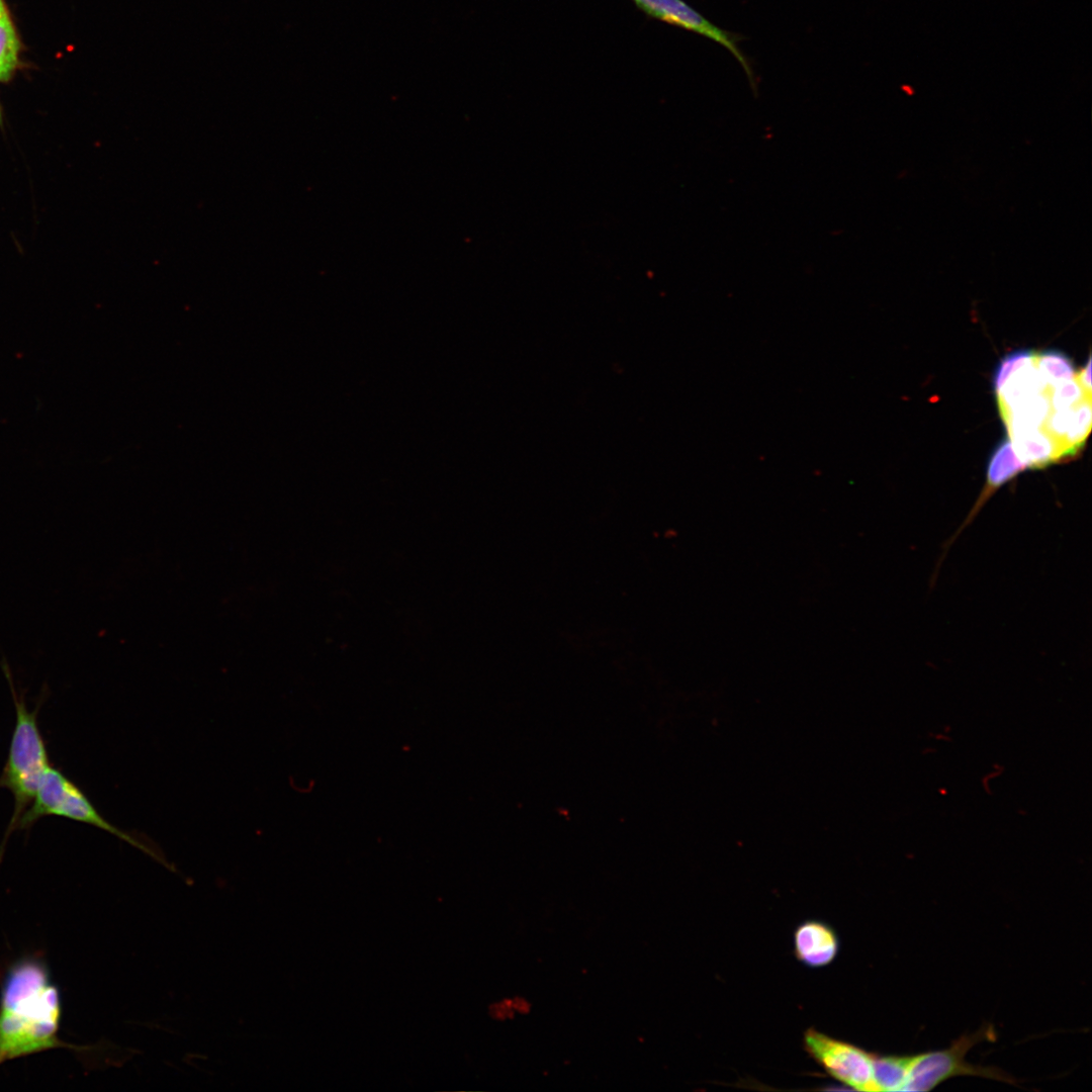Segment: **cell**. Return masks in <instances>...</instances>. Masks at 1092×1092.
Segmentation results:
<instances>
[{
    "label": "cell",
    "instance_id": "1",
    "mask_svg": "<svg viewBox=\"0 0 1092 1092\" xmlns=\"http://www.w3.org/2000/svg\"><path fill=\"white\" fill-rule=\"evenodd\" d=\"M62 1000L48 965L21 957L0 986V1066L8 1061L69 1046L59 1036Z\"/></svg>",
    "mask_w": 1092,
    "mask_h": 1092
},
{
    "label": "cell",
    "instance_id": "2",
    "mask_svg": "<svg viewBox=\"0 0 1092 1092\" xmlns=\"http://www.w3.org/2000/svg\"><path fill=\"white\" fill-rule=\"evenodd\" d=\"M10 682L15 706V726L11 735L8 756L0 774V788L13 796V813L2 840L1 851L15 826L31 804L40 781L51 766L46 742L37 723V710L29 711L23 696H18Z\"/></svg>",
    "mask_w": 1092,
    "mask_h": 1092
},
{
    "label": "cell",
    "instance_id": "3",
    "mask_svg": "<svg viewBox=\"0 0 1092 1092\" xmlns=\"http://www.w3.org/2000/svg\"><path fill=\"white\" fill-rule=\"evenodd\" d=\"M46 816L63 817L102 829L164 861L152 840L123 831L107 821L74 782L52 766L44 772L31 804L19 818L15 830L29 829Z\"/></svg>",
    "mask_w": 1092,
    "mask_h": 1092
},
{
    "label": "cell",
    "instance_id": "4",
    "mask_svg": "<svg viewBox=\"0 0 1092 1092\" xmlns=\"http://www.w3.org/2000/svg\"><path fill=\"white\" fill-rule=\"evenodd\" d=\"M992 1027L961 1036L944 1050L910 1056L907 1077L902 1091H929L941 1082L957 1076H978L1015 1083L1009 1075L998 1068L982 1067L967 1062L968 1051L976 1043L994 1036Z\"/></svg>",
    "mask_w": 1092,
    "mask_h": 1092
},
{
    "label": "cell",
    "instance_id": "5",
    "mask_svg": "<svg viewBox=\"0 0 1092 1092\" xmlns=\"http://www.w3.org/2000/svg\"><path fill=\"white\" fill-rule=\"evenodd\" d=\"M803 1042L809 1056L831 1077L854 1090L878 1091L873 1073V1053L814 1028L805 1031Z\"/></svg>",
    "mask_w": 1092,
    "mask_h": 1092
},
{
    "label": "cell",
    "instance_id": "6",
    "mask_svg": "<svg viewBox=\"0 0 1092 1092\" xmlns=\"http://www.w3.org/2000/svg\"><path fill=\"white\" fill-rule=\"evenodd\" d=\"M647 16L680 27L723 46L744 70L752 90L757 82L751 60L742 52L739 42L745 38L740 33L723 29L709 21L682 0H632Z\"/></svg>",
    "mask_w": 1092,
    "mask_h": 1092
},
{
    "label": "cell",
    "instance_id": "7",
    "mask_svg": "<svg viewBox=\"0 0 1092 1092\" xmlns=\"http://www.w3.org/2000/svg\"><path fill=\"white\" fill-rule=\"evenodd\" d=\"M839 940L834 929L819 920H807L794 932V952L799 962L810 968H821L834 961Z\"/></svg>",
    "mask_w": 1092,
    "mask_h": 1092
},
{
    "label": "cell",
    "instance_id": "8",
    "mask_svg": "<svg viewBox=\"0 0 1092 1092\" xmlns=\"http://www.w3.org/2000/svg\"><path fill=\"white\" fill-rule=\"evenodd\" d=\"M1049 389L1034 363L1020 368L996 391L1001 416L1004 417L1019 403Z\"/></svg>",
    "mask_w": 1092,
    "mask_h": 1092
},
{
    "label": "cell",
    "instance_id": "9",
    "mask_svg": "<svg viewBox=\"0 0 1092 1092\" xmlns=\"http://www.w3.org/2000/svg\"><path fill=\"white\" fill-rule=\"evenodd\" d=\"M1025 469H1027V466L1016 454L1012 442L1010 440H1004L996 448L989 461L986 488L982 492L980 499L973 509L970 517L975 516L992 492Z\"/></svg>",
    "mask_w": 1092,
    "mask_h": 1092
},
{
    "label": "cell",
    "instance_id": "10",
    "mask_svg": "<svg viewBox=\"0 0 1092 1092\" xmlns=\"http://www.w3.org/2000/svg\"><path fill=\"white\" fill-rule=\"evenodd\" d=\"M1052 407L1048 390L1019 403L1002 417L1010 439L1031 430L1043 427Z\"/></svg>",
    "mask_w": 1092,
    "mask_h": 1092
},
{
    "label": "cell",
    "instance_id": "11",
    "mask_svg": "<svg viewBox=\"0 0 1092 1092\" xmlns=\"http://www.w3.org/2000/svg\"><path fill=\"white\" fill-rule=\"evenodd\" d=\"M1009 440L1027 468H1042L1058 461L1056 444L1041 429L1025 432Z\"/></svg>",
    "mask_w": 1092,
    "mask_h": 1092
},
{
    "label": "cell",
    "instance_id": "12",
    "mask_svg": "<svg viewBox=\"0 0 1092 1092\" xmlns=\"http://www.w3.org/2000/svg\"><path fill=\"white\" fill-rule=\"evenodd\" d=\"M910 1056L873 1054V1073L878 1091H902Z\"/></svg>",
    "mask_w": 1092,
    "mask_h": 1092
},
{
    "label": "cell",
    "instance_id": "13",
    "mask_svg": "<svg viewBox=\"0 0 1092 1092\" xmlns=\"http://www.w3.org/2000/svg\"><path fill=\"white\" fill-rule=\"evenodd\" d=\"M1092 411L1090 398L1073 407L1067 432L1061 444V458L1075 455L1084 445L1091 430Z\"/></svg>",
    "mask_w": 1092,
    "mask_h": 1092
},
{
    "label": "cell",
    "instance_id": "14",
    "mask_svg": "<svg viewBox=\"0 0 1092 1092\" xmlns=\"http://www.w3.org/2000/svg\"><path fill=\"white\" fill-rule=\"evenodd\" d=\"M1034 365L1050 389L1074 378L1076 374L1071 359L1057 350L1035 354Z\"/></svg>",
    "mask_w": 1092,
    "mask_h": 1092
},
{
    "label": "cell",
    "instance_id": "15",
    "mask_svg": "<svg viewBox=\"0 0 1092 1092\" xmlns=\"http://www.w3.org/2000/svg\"><path fill=\"white\" fill-rule=\"evenodd\" d=\"M19 42L9 13L0 0V80L13 73L18 60Z\"/></svg>",
    "mask_w": 1092,
    "mask_h": 1092
},
{
    "label": "cell",
    "instance_id": "16",
    "mask_svg": "<svg viewBox=\"0 0 1092 1092\" xmlns=\"http://www.w3.org/2000/svg\"><path fill=\"white\" fill-rule=\"evenodd\" d=\"M1051 407L1054 411L1075 406L1085 398H1090L1074 378L1064 381L1048 390Z\"/></svg>",
    "mask_w": 1092,
    "mask_h": 1092
},
{
    "label": "cell",
    "instance_id": "17",
    "mask_svg": "<svg viewBox=\"0 0 1092 1092\" xmlns=\"http://www.w3.org/2000/svg\"><path fill=\"white\" fill-rule=\"evenodd\" d=\"M1035 354L1029 350H1017L1006 355L995 370L993 385L995 392L1001 388L1010 375L1020 368L1034 363Z\"/></svg>",
    "mask_w": 1092,
    "mask_h": 1092
},
{
    "label": "cell",
    "instance_id": "18",
    "mask_svg": "<svg viewBox=\"0 0 1092 1092\" xmlns=\"http://www.w3.org/2000/svg\"><path fill=\"white\" fill-rule=\"evenodd\" d=\"M1075 379L1080 384L1084 392L1091 395V357L1089 356L1086 366L1078 373L1075 374Z\"/></svg>",
    "mask_w": 1092,
    "mask_h": 1092
}]
</instances>
